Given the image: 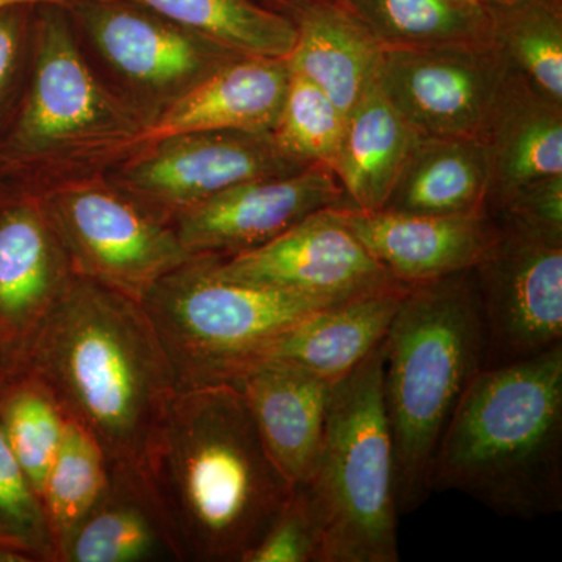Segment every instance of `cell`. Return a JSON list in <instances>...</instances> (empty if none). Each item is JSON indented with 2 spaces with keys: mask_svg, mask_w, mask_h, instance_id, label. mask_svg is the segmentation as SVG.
Returning <instances> with one entry per match:
<instances>
[{
  "mask_svg": "<svg viewBox=\"0 0 562 562\" xmlns=\"http://www.w3.org/2000/svg\"><path fill=\"white\" fill-rule=\"evenodd\" d=\"M139 465L183 562H244L294 492L231 384L177 392Z\"/></svg>",
  "mask_w": 562,
  "mask_h": 562,
  "instance_id": "cell-1",
  "label": "cell"
},
{
  "mask_svg": "<svg viewBox=\"0 0 562 562\" xmlns=\"http://www.w3.org/2000/svg\"><path fill=\"white\" fill-rule=\"evenodd\" d=\"M24 372L47 387L66 420L90 432L109 461L139 464L177 394L143 303L80 277L44 324Z\"/></svg>",
  "mask_w": 562,
  "mask_h": 562,
  "instance_id": "cell-2",
  "label": "cell"
},
{
  "mask_svg": "<svg viewBox=\"0 0 562 562\" xmlns=\"http://www.w3.org/2000/svg\"><path fill=\"white\" fill-rule=\"evenodd\" d=\"M436 490L519 520L561 512L562 342L476 373L436 450Z\"/></svg>",
  "mask_w": 562,
  "mask_h": 562,
  "instance_id": "cell-3",
  "label": "cell"
},
{
  "mask_svg": "<svg viewBox=\"0 0 562 562\" xmlns=\"http://www.w3.org/2000/svg\"><path fill=\"white\" fill-rule=\"evenodd\" d=\"M473 269L409 286L384 339L383 395L398 514L427 501L436 450L462 394L484 366Z\"/></svg>",
  "mask_w": 562,
  "mask_h": 562,
  "instance_id": "cell-4",
  "label": "cell"
},
{
  "mask_svg": "<svg viewBox=\"0 0 562 562\" xmlns=\"http://www.w3.org/2000/svg\"><path fill=\"white\" fill-rule=\"evenodd\" d=\"M383 368L384 341L331 387L319 460L312 480L302 484L324 524L321 562L398 561Z\"/></svg>",
  "mask_w": 562,
  "mask_h": 562,
  "instance_id": "cell-5",
  "label": "cell"
},
{
  "mask_svg": "<svg viewBox=\"0 0 562 562\" xmlns=\"http://www.w3.org/2000/svg\"><path fill=\"white\" fill-rule=\"evenodd\" d=\"M140 303L171 364L177 392L231 384L292 325L335 305L222 279L210 258L198 257L162 277Z\"/></svg>",
  "mask_w": 562,
  "mask_h": 562,
  "instance_id": "cell-6",
  "label": "cell"
},
{
  "mask_svg": "<svg viewBox=\"0 0 562 562\" xmlns=\"http://www.w3.org/2000/svg\"><path fill=\"white\" fill-rule=\"evenodd\" d=\"M31 90L0 139L5 171L74 151L124 146L139 125L95 80L63 18L47 13L36 29Z\"/></svg>",
  "mask_w": 562,
  "mask_h": 562,
  "instance_id": "cell-7",
  "label": "cell"
},
{
  "mask_svg": "<svg viewBox=\"0 0 562 562\" xmlns=\"http://www.w3.org/2000/svg\"><path fill=\"white\" fill-rule=\"evenodd\" d=\"M40 198L74 276L135 301L192 258L171 224L101 181H72Z\"/></svg>",
  "mask_w": 562,
  "mask_h": 562,
  "instance_id": "cell-8",
  "label": "cell"
},
{
  "mask_svg": "<svg viewBox=\"0 0 562 562\" xmlns=\"http://www.w3.org/2000/svg\"><path fill=\"white\" fill-rule=\"evenodd\" d=\"M513 72L492 40L383 47L375 83L417 135L486 139Z\"/></svg>",
  "mask_w": 562,
  "mask_h": 562,
  "instance_id": "cell-9",
  "label": "cell"
},
{
  "mask_svg": "<svg viewBox=\"0 0 562 562\" xmlns=\"http://www.w3.org/2000/svg\"><path fill=\"white\" fill-rule=\"evenodd\" d=\"M140 154L122 172L121 190L168 224L235 184L310 166L283 154L271 133H188L144 147Z\"/></svg>",
  "mask_w": 562,
  "mask_h": 562,
  "instance_id": "cell-10",
  "label": "cell"
},
{
  "mask_svg": "<svg viewBox=\"0 0 562 562\" xmlns=\"http://www.w3.org/2000/svg\"><path fill=\"white\" fill-rule=\"evenodd\" d=\"M498 231L494 249L473 268L486 341L483 369L562 342V244Z\"/></svg>",
  "mask_w": 562,
  "mask_h": 562,
  "instance_id": "cell-11",
  "label": "cell"
},
{
  "mask_svg": "<svg viewBox=\"0 0 562 562\" xmlns=\"http://www.w3.org/2000/svg\"><path fill=\"white\" fill-rule=\"evenodd\" d=\"M210 265L222 279L327 303L401 284L347 228L338 209L316 211L265 246L210 258Z\"/></svg>",
  "mask_w": 562,
  "mask_h": 562,
  "instance_id": "cell-12",
  "label": "cell"
},
{
  "mask_svg": "<svg viewBox=\"0 0 562 562\" xmlns=\"http://www.w3.org/2000/svg\"><path fill=\"white\" fill-rule=\"evenodd\" d=\"M74 277L40 194L0 191V366L7 380L24 373Z\"/></svg>",
  "mask_w": 562,
  "mask_h": 562,
  "instance_id": "cell-13",
  "label": "cell"
},
{
  "mask_svg": "<svg viewBox=\"0 0 562 562\" xmlns=\"http://www.w3.org/2000/svg\"><path fill=\"white\" fill-rule=\"evenodd\" d=\"M347 206L333 169L324 165L288 176L244 181L181 211L171 225L192 258H231L286 232L303 217Z\"/></svg>",
  "mask_w": 562,
  "mask_h": 562,
  "instance_id": "cell-14",
  "label": "cell"
},
{
  "mask_svg": "<svg viewBox=\"0 0 562 562\" xmlns=\"http://www.w3.org/2000/svg\"><path fill=\"white\" fill-rule=\"evenodd\" d=\"M338 214L392 279L408 288L475 268L501 238L486 210L417 214L341 206Z\"/></svg>",
  "mask_w": 562,
  "mask_h": 562,
  "instance_id": "cell-15",
  "label": "cell"
},
{
  "mask_svg": "<svg viewBox=\"0 0 562 562\" xmlns=\"http://www.w3.org/2000/svg\"><path fill=\"white\" fill-rule=\"evenodd\" d=\"M291 80L286 58L236 57L139 125L125 147H147L202 132L272 133Z\"/></svg>",
  "mask_w": 562,
  "mask_h": 562,
  "instance_id": "cell-16",
  "label": "cell"
},
{
  "mask_svg": "<svg viewBox=\"0 0 562 562\" xmlns=\"http://www.w3.org/2000/svg\"><path fill=\"white\" fill-rule=\"evenodd\" d=\"M83 14L99 50L140 87L187 91L232 58L243 57L158 14L105 0H85Z\"/></svg>",
  "mask_w": 562,
  "mask_h": 562,
  "instance_id": "cell-17",
  "label": "cell"
},
{
  "mask_svg": "<svg viewBox=\"0 0 562 562\" xmlns=\"http://www.w3.org/2000/svg\"><path fill=\"white\" fill-rule=\"evenodd\" d=\"M231 386L241 392L266 449L292 486L312 480L333 384L273 358L250 364Z\"/></svg>",
  "mask_w": 562,
  "mask_h": 562,
  "instance_id": "cell-18",
  "label": "cell"
},
{
  "mask_svg": "<svg viewBox=\"0 0 562 562\" xmlns=\"http://www.w3.org/2000/svg\"><path fill=\"white\" fill-rule=\"evenodd\" d=\"M180 561L179 546L139 464L109 461L101 497L63 547L58 562Z\"/></svg>",
  "mask_w": 562,
  "mask_h": 562,
  "instance_id": "cell-19",
  "label": "cell"
},
{
  "mask_svg": "<svg viewBox=\"0 0 562 562\" xmlns=\"http://www.w3.org/2000/svg\"><path fill=\"white\" fill-rule=\"evenodd\" d=\"M406 291L398 284L317 310L284 331L265 358L336 384L384 341Z\"/></svg>",
  "mask_w": 562,
  "mask_h": 562,
  "instance_id": "cell-20",
  "label": "cell"
},
{
  "mask_svg": "<svg viewBox=\"0 0 562 562\" xmlns=\"http://www.w3.org/2000/svg\"><path fill=\"white\" fill-rule=\"evenodd\" d=\"M484 140L491 160V216L524 188L562 176L561 103L516 70Z\"/></svg>",
  "mask_w": 562,
  "mask_h": 562,
  "instance_id": "cell-21",
  "label": "cell"
},
{
  "mask_svg": "<svg viewBox=\"0 0 562 562\" xmlns=\"http://www.w3.org/2000/svg\"><path fill=\"white\" fill-rule=\"evenodd\" d=\"M417 139L419 135L373 80L347 116L341 149L333 166L347 206L383 210Z\"/></svg>",
  "mask_w": 562,
  "mask_h": 562,
  "instance_id": "cell-22",
  "label": "cell"
},
{
  "mask_svg": "<svg viewBox=\"0 0 562 562\" xmlns=\"http://www.w3.org/2000/svg\"><path fill=\"white\" fill-rule=\"evenodd\" d=\"M297 38L286 58L292 74L321 88L349 116L375 80L383 46L364 22L335 7L303 10Z\"/></svg>",
  "mask_w": 562,
  "mask_h": 562,
  "instance_id": "cell-23",
  "label": "cell"
},
{
  "mask_svg": "<svg viewBox=\"0 0 562 562\" xmlns=\"http://www.w3.org/2000/svg\"><path fill=\"white\" fill-rule=\"evenodd\" d=\"M490 188L486 140L419 136L383 210L417 214L475 213L486 210Z\"/></svg>",
  "mask_w": 562,
  "mask_h": 562,
  "instance_id": "cell-24",
  "label": "cell"
},
{
  "mask_svg": "<svg viewBox=\"0 0 562 562\" xmlns=\"http://www.w3.org/2000/svg\"><path fill=\"white\" fill-rule=\"evenodd\" d=\"M181 29L243 57L288 58L294 22L250 0H132Z\"/></svg>",
  "mask_w": 562,
  "mask_h": 562,
  "instance_id": "cell-25",
  "label": "cell"
},
{
  "mask_svg": "<svg viewBox=\"0 0 562 562\" xmlns=\"http://www.w3.org/2000/svg\"><path fill=\"white\" fill-rule=\"evenodd\" d=\"M383 47L491 41L479 3L464 0H349Z\"/></svg>",
  "mask_w": 562,
  "mask_h": 562,
  "instance_id": "cell-26",
  "label": "cell"
},
{
  "mask_svg": "<svg viewBox=\"0 0 562 562\" xmlns=\"http://www.w3.org/2000/svg\"><path fill=\"white\" fill-rule=\"evenodd\" d=\"M106 476L109 458L102 447L80 425L66 420L60 449L41 492L54 562H58L70 535L101 497Z\"/></svg>",
  "mask_w": 562,
  "mask_h": 562,
  "instance_id": "cell-27",
  "label": "cell"
},
{
  "mask_svg": "<svg viewBox=\"0 0 562 562\" xmlns=\"http://www.w3.org/2000/svg\"><path fill=\"white\" fill-rule=\"evenodd\" d=\"M65 427L60 406L32 373L11 376L0 386V428L40 497Z\"/></svg>",
  "mask_w": 562,
  "mask_h": 562,
  "instance_id": "cell-28",
  "label": "cell"
},
{
  "mask_svg": "<svg viewBox=\"0 0 562 562\" xmlns=\"http://www.w3.org/2000/svg\"><path fill=\"white\" fill-rule=\"evenodd\" d=\"M347 117L313 81L291 72L279 121L271 133L288 157L333 169Z\"/></svg>",
  "mask_w": 562,
  "mask_h": 562,
  "instance_id": "cell-29",
  "label": "cell"
},
{
  "mask_svg": "<svg viewBox=\"0 0 562 562\" xmlns=\"http://www.w3.org/2000/svg\"><path fill=\"white\" fill-rule=\"evenodd\" d=\"M494 43L517 74L562 103V29L554 14L530 11L509 22Z\"/></svg>",
  "mask_w": 562,
  "mask_h": 562,
  "instance_id": "cell-30",
  "label": "cell"
},
{
  "mask_svg": "<svg viewBox=\"0 0 562 562\" xmlns=\"http://www.w3.org/2000/svg\"><path fill=\"white\" fill-rule=\"evenodd\" d=\"M0 542L33 562H54L49 525L38 492L22 471L0 428Z\"/></svg>",
  "mask_w": 562,
  "mask_h": 562,
  "instance_id": "cell-31",
  "label": "cell"
},
{
  "mask_svg": "<svg viewBox=\"0 0 562 562\" xmlns=\"http://www.w3.org/2000/svg\"><path fill=\"white\" fill-rule=\"evenodd\" d=\"M324 524L303 486H295L290 502L244 562H321Z\"/></svg>",
  "mask_w": 562,
  "mask_h": 562,
  "instance_id": "cell-32",
  "label": "cell"
},
{
  "mask_svg": "<svg viewBox=\"0 0 562 562\" xmlns=\"http://www.w3.org/2000/svg\"><path fill=\"white\" fill-rule=\"evenodd\" d=\"M502 231L562 244V176L536 181L492 214Z\"/></svg>",
  "mask_w": 562,
  "mask_h": 562,
  "instance_id": "cell-33",
  "label": "cell"
},
{
  "mask_svg": "<svg viewBox=\"0 0 562 562\" xmlns=\"http://www.w3.org/2000/svg\"><path fill=\"white\" fill-rule=\"evenodd\" d=\"M27 5L7 7L0 10V109L9 94L16 72L22 46V14Z\"/></svg>",
  "mask_w": 562,
  "mask_h": 562,
  "instance_id": "cell-34",
  "label": "cell"
},
{
  "mask_svg": "<svg viewBox=\"0 0 562 562\" xmlns=\"http://www.w3.org/2000/svg\"><path fill=\"white\" fill-rule=\"evenodd\" d=\"M0 562H33L27 553L21 552L16 547L0 542Z\"/></svg>",
  "mask_w": 562,
  "mask_h": 562,
  "instance_id": "cell-35",
  "label": "cell"
},
{
  "mask_svg": "<svg viewBox=\"0 0 562 562\" xmlns=\"http://www.w3.org/2000/svg\"><path fill=\"white\" fill-rule=\"evenodd\" d=\"M81 2V0H0V10L14 5H33V3H69Z\"/></svg>",
  "mask_w": 562,
  "mask_h": 562,
  "instance_id": "cell-36",
  "label": "cell"
},
{
  "mask_svg": "<svg viewBox=\"0 0 562 562\" xmlns=\"http://www.w3.org/2000/svg\"><path fill=\"white\" fill-rule=\"evenodd\" d=\"M7 376L5 372H3L2 366H0V386H2L3 382H5Z\"/></svg>",
  "mask_w": 562,
  "mask_h": 562,
  "instance_id": "cell-37",
  "label": "cell"
},
{
  "mask_svg": "<svg viewBox=\"0 0 562 562\" xmlns=\"http://www.w3.org/2000/svg\"><path fill=\"white\" fill-rule=\"evenodd\" d=\"M464 2H469V3H479V0H464Z\"/></svg>",
  "mask_w": 562,
  "mask_h": 562,
  "instance_id": "cell-38",
  "label": "cell"
},
{
  "mask_svg": "<svg viewBox=\"0 0 562 562\" xmlns=\"http://www.w3.org/2000/svg\"><path fill=\"white\" fill-rule=\"evenodd\" d=\"M497 2H512V0H497Z\"/></svg>",
  "mask_w": 562,
  "mask_h": 562,
  "instance_id": "cell-39",
  "label": "cell"
}]
</instances>
